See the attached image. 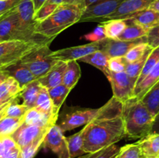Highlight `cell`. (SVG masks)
Here are the masks:
<instances>
[{"mask_svg":"<svg viewBox=\"0 0 159 158\" xmlns=\"http://www.w3.org/2000/svg\"><path fill=\"white\" fill-rule=\"evenodd\" d=\"M144 158H148V157H144ZM152 158H158V157H152Z\"/></svg>","mask_w":159,"mask_h":158,"instance_id":"obj_56","label":"cell"},{"mask_svg":"<svg viewBox=\"0 0 159 158\" xmlns=\"http://www.w3.org/2000/svg\"><path fill=\"white\" fill-rule=\"evenodd\" d=\"M85 6L63 3L41 23H37L35 32L46 38H55L60 33L79 23Z\"/></svg>","mask_w":159,"mask_h":158,"instance_id":"obj_4","label":"cell"},{"mask_svg":"<svg viewBox=\"0 0 159 158\" xmlns=\"http://www.w3.org/2000/svg\"><path fill=\"white\" fill-rule=\"evenodd\" d=\"M85 38L87 40H89V41L91 42H99L104 40V39H106L107 37H106L105 33H104L103 29H102V26L99 25V26H98L93 32L85 35Z\"/></svg>","mask_w":159,"mask_h":158,"instance_id":"obj_44","label":"cell"},{"mask_svg":"<svg viewBox=\"0 0 159 158\" xmlns=\"http://www.w3.org/2000/svg\"><path fill=\"white\" fill-rule=\"evenodd\" d=\"M44 139L45 138H40V139H36L34 142L30 143L28 145L21 148L20 158H34L39 149L43 145Z\"/></svg>","mask_w":159,"mask_h":158,"instance_id":"obj_40","label":"cell"},{"mask_svg":"<svg viewBox=\"0 0 159 158\" xmlns=\"http://www.w3.org/2000/svg\"><path fill=\"white\" fill-rule=\"evenodd\" d=\"M32 1L33 3H34V10H35V12H37L39 9H40L48 2V0H32Z\"/></svg>","mask_w":159,"mask_h":158,"instance_id":"obj_46","label":"cell"},{"mask_svg":"<svg viewBox=\"0 0 159 158\" xmlns=\"http://www.w3.org/2000/svg\"><path fill=\"white\" fill-rule=\"evenodd\" d=\"M139 145L137 143L127 144L120 148L115 158H144Z\"/></svg>","mask_w":159,"mask_h":158,"instance_id":"obj_35","label":"cell"},{"mask_svg":"<svg viewBox=\"0 0 159 158\" xmlns=\"http://www.w3.org/2000/svg\"><path fill=\"white\" fill-rule=\"evenodd\" d=\"M159 81V61L154 67L148 75L137 85L134 90V97L138 99H142L143 96L148 91V90L155 85Z\"/></svg>","mask_w":159,"mask_h":158,"instance_id":"obj_24","label":"cell"},{"mask_svg":"<svg viewBox=\"0 0 159 158\" xmlns=\"http://www.w3.org/2000/svg\"><path fill=\"white\" fill-rule=\"evenodd\" d=\"M99 1H102V0H85V8L88 7V6H91V5L95 4V3L98 2Z\"/></svg>","mask_w":159,"mask_h":158,"instance_id":"obj_52","label":"cell"},{"mask_svg":"<svg viewBox=\"0 0 159 158\" xmlns=\"http://www.w3.org/2000/svg\"><path fill=\"white\" fill-rule=\"evenodd\" d=\"M113 89V97L124 104L131 98H134V86L132 85L126 71L113 73L110 71L107 77Z\"/></svg>","mask_w":159,"mask_h":158,"instance_id":"obj_9","label":"cell"},{"mask_svg":"<svg viewBox=\"0 0 159 158\" xmlns=\"http://www.w3.org/2000/svg\"><path fill=\"white\" fill-rule=\"evenodd\" d=\"M141 43H148L147 36L142 38L138 39V40H131V41H124V40L106 38L101 40V43H102L101 50L103 51L109 58L124 57L132 47Z\"/></svg>","mask_w":159,"mask_h":158,"instance_id":"obj_13","label":"cell"},{"mask_svg":"<svg viewBox=\"0 0 159 158\" xmlns=\"http://www.w3.org/2000/svg\"><path fill=\"white\" fill-rule=\"evenodd\" d=\"M107 38L117 40L127 26L125 20H109L100 24Z\"/></svg>","mask_w":159,"mask_h":158,"instance_id":"obj_29","label":"cell"},{"mask_svg":"<svg viewBox=\"0 0 159 158\" xmlns=\"http://www.w3.org/2000/svg\"><path fill=\"white\" fill-rule=\"evenodd\" d=\"M140 100L148 108L154 117L158 116L159 114V81Z\"/></svg>","mask_w":159,"mask_h":158,"instance_id":"obj_30","label":"cell"},{"mask_svg":"<svg viewBox=\"0 0 159 158\" xmlns=\"http://www.w3.org/2000/svg\"><path fill=\"white\" fill-rule=\"evenodd\" d=\"M157 157L159 158V152L158 153V155H157Z\"/></svg>","mask_w":159,"mask_h":158,"instance_id":"obj_55","label":"cell"},{"mask_svg":"<svg viewBox=\"0 0 159 158\" xmlns=\"http://www.w3.org/2000/svg\"><path fill=\"white\" fill-rule=\"evenodd\" d=\"M101 41L91 42L89 43L80 46L64 48L58 50L53 51L51 57L56 60L68 62L70 60H79L82 57L89 55L97 50H101Z\"/></svg>","mask_w":159,"mask_h":158,"instance_id":"obj_10","label":"cell"},{"mask_svg":"<svg viewBox=\"0 0 159 158\" xmlns=\"http://www.w3.org/2000/svg\"><path fill=\"white\" fill-rule=\"evenodd\" d=\"M120 150V147L116 144L110 146L94 153H87L86 156H80L81 158H115Z\"/></svg>","mask_w":159,"mask_h":158,"instance_id":"obj_38","label":"cell"},{"mask_svg":"<svg viewBox=\"0 0 159 158\" xmlns=\"http://www.w3.org/2000/svg\"><path fill=\"white\" fill-rule=\"evenodd\" d=\"M80 77L81 69L77 60H70L67 62L62 84L68 88L72 90L79 81Z\"/></svg>","mask_w":159,"mask_h":158,"instance_id":"obj_28","label":"cell"},{"mask_svg":"<svg viewBox=\"0 0 159 158\" xmlns=\"http://www.w3.org/2000/svg\"><path fill=\"white\" fill-rule=\"evenodd\" d=\"M71 91V89L65 86L63 84L48 90V92H49L50 97H51V101H52L53 105L58 111L60 110L62 104L64 103L67 96L68 95Z\"/></svg>","mask_w":159,"mask_h":158,"instance_id":"obj_32","label":"cell"},{"mask_svg":"<svg viewBox=\"0 0 159 158\" xmlns=\"http://www.w3.org/2000/svg\"><path fill=\"white\" fill-rule=\"evenodd\" d=\"M65 3H68V4H74V5H82V6H85V0H65Z\"/></svg>","mask_w":159,"mask_h":158,"instance_id":"obj_48","label":"cell"},{"mask_svg":"<svg viewBox=\"0 0 159 158\" xmlns=\"http://www.w3.org/2000/svg\"><path fill=\"white\" fill-rule=\"evenodd\" d=\"M0 42H2V40H1V38H0Z\"/></svg>","mask_w":159,"mask_h":158,"instance_id":"obj_57","label":"cell"},{"mask_svg":"<svg viewBox=\"0 0 159 158\" xmlns=\"http://www.w3.org/2000/svg\"><path fill=\"white\" fill-rule=\"evenodd\" d=\"M16 9L22 25L27 29L35 31L37 23L34 20L35 10L32 0H20L16 6Z\"/></svg>","mask_w":159,"mask_h":158,"instance_id":"obj_17","label":"cell"},{"mask_svg":"<svg viewBox=\"0 0 159 158\" xmlns=\"http://www.w3.org/2000/svg\"><path fill=\"white\" fill-rule=\"evenodd\" d=\"M159 61V46L156 48H154L153 50L150 54V55L148 57L147 60L145 62L144 68H143L142 71H141V74H140L139 77L137 81L136 86L139 85L146 77L149 74V73L152 71L154 67L157 64V63ZM135 86V87H136Z\"/></svg>","mask_w":159,"mask_h":158,"instance_id":"obj_34","label":"cell"},{"mask_svg":"<svg viewBox=\"0 0 159 158\" xmlns=\"http://www.w3.org/2000/svg\"><path fill=\"white\" fill-rule=\"evenodd\" d=\"M84 135L85 128L75 134L66 137L70 158H77L87 154L84 150Z\"/></svg>","mask_w":159,"mask_h":158,"instance_id":"obj_25","label":"cell"},{"mask_svg":"<svg viewBox=\"0 0 159 158\" xmlns=\"http://www.w3.org/2000/svg\"><path fill=\"white\" fill-rule=\"evenodd\" d=\"M20 0H0V17L12 10L20 2Z\"/></svg>","mask_w":159,"mask_h":158,"instance_id":"obj_45","label":"cell"},{"mask_svg":"<svg viewBox=\"0 0 159 158\" xmlns=\"http://www.w3.org/2000/svg\"><path fill=\"white\" fill-rule=\"evenodd\" d=\"M128 62L124 57H112L109 60V70L113 73H120L126 71Z\"/></svg>","mask_w":159,"mask_h":158,"instance_id":"obj_41","label":"cell"},{"mask_svg":"<svg viewBox=\"0 0 159 158\" xmlns=\"http://www.w3.org/2000/svg\"><path fill=\"white\" fill-rule=\"evenodd\" d=\"M51 43L10 40L0 42V71L18 63L25 56L44 44Z\"/></svg>","mask_w":159,"mask_h":158,"instance_id":"obj_6","label":"cell"},{"mask_svg":"<svg viewBox=\"0 0 159 158\" xmlns=\"http://www.w3.org/2000/svg\"><path fill=\"white\" fill-rule=\"evenodd\" d=\"M109 58L102 50H97L79 59L81 62L89 64L102 71L106 77H108L110 71L109 70Z\"/></svg>","mask_w":159,"mask_h":158,"instance_id":"obj_20","label":"cell"},{"mask_svg":"<svg viewBox=\"0 0 159 158\" xmlns=\"http://www.w3.org/2000/svg\"><path fill=\"white\" fill-rule=\"evenodd\" d=\"M144 157H157L159 152V133H151L137 142Z\"/></svg>","mask_w":159,"mask_h":158,"instance_id":"obj_21","label":"cell"},{"mask_svg":"<svg viewBox=\"0 0 159 158\" xmlns=\"http://www.w3.org/2000/svg\"><path fill=\"white\" fill-rule=\"evenodd\" d=\"M57 118L43 112L37 108H30L23 118V122L38 126L51 127L55 125Z\"/></svg>","mask_w":159,"mask_h":158,"instance_id":"obj_18","label":"cell"},{"mask_svg":"<svg viewBox=\"0 0 159 158\" xmlns=\"http://www.w3.org/2000/svg\"><path fill=\"white\" fill-rule=\"evenodd\" d=\"M155 0H124L108 20H125L138 12L148 9Z\"/></svg>","mask_w":159,"mask_h":158,"instance_id":"obj_14","label":"cell"},{"mask_svg":"<svg viewBox=\"0 0 159 158\" xmlns=\"http://www.w3.org/2000/svg\"><path fill=\"white\" fill-rule=\"evenodd\" d=\"M84 150L94 153L116 144L126 136L122 116L95 120L84 126Z\"/></svg>","mask_w":159,"mask_h":158,"instance_id":"obj_1","label":"cell"},{"mask_svg":"<svg viewBox=\"0 0 159 158\" xmlns=\"http://www.w3.org/2000/svg\"><path fill=\"white\" fill-rule=\"evenodd\" d=\"M22 88L20 84L12 77H9L7 80L0 85V98L15 99L19 97Z\"/></svg>","mask_w":159,"mask_h":158,"instance_id":"obj_31","label":"cell"},{"mask_svg":"<svg viewBox=\"0 0 159 158\" xmlns=\"http://www.w3.org/2000/svg\"><path fill=\"white\" fill-rule=\"evenodd\" d=\"M23 118L17 119L5 116L0 120V136H11L23 124Z\"/></svg>","mask_w":159,"mask_h":158,"instance_id":"obj_33","label":"cell"},{"mask_svg":"<svg viewBox=\"0 0 159 158\" xmlns=\"http://www.w3.org/2000/svg\"><path fill=\"white\" fill-rule=\"evenodd\" d=\"M50 43L44 44L25 56L20 61L26 65L37 79L47 74L57 60L51 57Z\"/></svg>","mask_w":159,"mask_h":158,"instance_id":"obj_7","label":"cell"},{"mask_svg":"<svg viewBox=\"0 0 159 158\" xmlns=\"http://www.w3.org/2000/svg\"><path fill=\"white\" fill-rule=\"evenodd\" d=\"M35 108H37V109L43 112L51 115L54 117H58L59 111L57 108H55V107L53 105L48 90L43 88V86H42L40 92H39L38 97H37V102H36Z\"/></svg>","mask_w":159,"mask_h":158,"instance_id":"obj_27","label":"cell"},{"mask_svg":"<svg viewBox=\"0 0 159 158\" xmlns=\"http://www.w3.org/2000/svg\"><path fill=\"white\" fill-rule=\"evenodd\" d=\"M11 100H13V99H11ZM11 100H9V99H3V98H0V106H1L2 105H3V104L6 103V102H9V101Z\"/></svg>","mask_w":159,"mask_h":158,"instance_id":"obj_53","label":"cell"},{"mask_svg":"<svg viewBox=\"0 0 159 158\" xmlns=\"http://www.w3.org/2000/svg\"><path fill=\"white\" fill-rule=\"evenodd\" d=\"M149 8L159 12V0H155Z\"/></svg>","mask_w":159,"mask_h":158,"instance_id":"obj_49","label":"cell"},{"mask_svg":"<svg viewBox=\"0 0 159 158\" xmlns=\"http://www.w3.org/2000/svg\"><path fill=\"white\" fill-rule=\"evenodd\" d=\"M57 6H58L57 5L52 4V3H49L47 2L40 9H39L37 12H35L34 16V21L37 23L43 22L55 11Z\"/></svg>","mask_w":159,"mask_h":158,"instance_id":"obj_39","label":"cell"},{"mask_svg":"<svg viewBox=\"0 0 159 158\" xmlns=\"http://www.w3.org/2000/svg\"><path fill=\"white\" fill-rule=\"evenodd\" d=\"M66 67L67 62L57 60L45 75L38 79L40 85L48 90L61 85Z\"/></svg>","mask_w":159,"mask_h":158,"instance_id":"obj_15","label":"cell"},{"mask_svg":"<svg viewBox=\"0 0 159 158\" xmlns=\"http://www.w3.org/2000/svg\"><path fill=\"white\" fill-rule=\"evenodd\" d=\"M51 128L49 126H38L23 122L10 136L21 149L36 139L45 138Z\"/></svg>","mask_w":159,"mask_h":158,"instance_id":"obj_11","label":"cell"},{"mask_svg":"<svg viewBox=\"0 0 159 158\" xmlns=\"http://www.w3.org/2000/svg\"><path fill=\"white\" fill-rule=\"evenodd\" d=\"M17 146L16 143L10 136H0V158H4L9 150Z\"/></svg>","mask_w":159,"mask_h":158,"instance_id":"obj_42","label":"cell"},{"mask_svg":"<svg viewBox=\"0 0 159 158\" xmlns=\"http://www.w3.org/2000/svg\"><path fill=\"white\" fill-rule=\"evenodd\" d=\"M147 39L148 43L152 48L159 46V25L149 29Z\"/></svg>","mask_w":159,"mask_h":158,"instance_id":"obj_43","label":"cell"},{"mask_svg":"<svg viewBox=\"0 0 159 158\" xmlns=\"http://www.w3.org/2000/svg\"><path fill=\"white\" fill-rule=\"evenodd\" d=\"M124 0H102L85 9L79 23L104 22L114 13Z\"/></svg>","mask_w":159,"mask_h":158,"instance_id":"obj_8","label":"cell"},{"mask_svg":"<svg viewBox=\"0 0 159 158\" xmlns=\"http://www.w3.org/2000/svg\"><path fill=\"white\" fill-rule=\"evenodd\" d=\"M2 1H6V0H2Z\"/></svg>","mask_w":159,"mask_h":158,"instance_id":"obj_58","label":"cell"},{"mask_svg":"<svg viewBox=\"0 0 159 158\" xmlns=\"http://www.w3.org/2000/svg\"><path fill=\"white\" fill-rule=\"evenodd\" d=\"M153 49L154 48H152V46H148V47L147 48L146 51L144 52V55L139 60L135 62H133V63H127L125 71L127 73V76L129 77V78H130L132 85L134 86V88L136 86L138 77H139L140 74H141V71H142L143 68H144V64H145L146 60H147L148 57L150 55L152 51L153 50Z\"/></svg>","mask_w":159,"mask_h":158,"instance_id":"obj_26","label":"cell"},{"mask_svg":"<svg viewBox=\"0 0 159 158\" xmlns=\"http://www.w3.org/2000/svg\"><path fill=\"white\" fill-rule=\"evenodd\" d=\"M152 133H159V114L155 118Z\"/></svg>","mask_w":159,"mask_h":158,"instance_id":"obj_47","label":"cell"},{"mask_svg":"<svg viewBox=\"0 0 159 158\" xmlns=\"http://www.w3.org/2000/svg\"><path fill=\"white\" fill-rule=\"evenodd\" d=\"M0 38L2 42L10 40L51 43L54 38H46L35 31L23 26L16 7L0 17Z\"/></svg>","mask_w":159,"mask_h":158,"instance_id":"obj_5","label":"cell"},{"mask_svg":"<svg viewBox=\"0 0 159 158\" xmlns=\"http://www.w3.org/2000/svg\"><path fill=\"white\" fill-rule=\"evenodd\" d=\"M7 108V107H6ZM6 108H5V109H3L2 111L0 112V120H1L2 119L3 117H5L6 116Z\"/></svg>","mask_w":159,"mask_h":158,"instance_id":"obj_54","label":"cell"},{"mask_svg":"<svg viewBox=\"0 0 159 158\" xmlns=\"http://www.w3.org/2000/svg\"><path fill=\"white\" fill-rule=\"evenodd\" d=\"M122 108L123 103L113 97L103 106L99 108H74L68 109L58 125L63 133L69 131L97 119L120 116Z\"/></svg>","mask_w":159,"mask_h":158,"instance_id":"obj_3","label":"cell"},{"mask_svg":"<svg viewBox=\"0 0 159 158\" xmlns=\"http://www.w3.org/2000/svg\"><path fill=\"white\" fill-rule=\"evenodd\" d=\"M48 2L57 5V6H60V5L63 4V3L65 2V0H48Z\"/></svg>","mask_w":159,"mask_h":158,"instance_id":"obj_51","label":"cell"},{"mask_svg":"<svg viewBox=\"0 0 159 158\" xmlns=\"http://www.w3.org/2000/svg\"><path fill=\"white\" fill-rule=\"evenodd\" d=\"M9 77V76L6 74H5L4 72H2V71H0V85L3 83V82L6 81L7 80V78Z\"/></svg>","mask_w":159,"mask_h":158,"instance_id":"obj_50","label":"cell"},{"mask_svg":"<svg viewBox=\"0 0 159 158\" xmlns=\"http://www.w3.org/2000/svg\"><path fill=\"white\" fill-rule=\"evenodd\" d=\"M127 19H130L148 29L159 25V12L150 8L137 12Z\"/></svg>","mask_w":159,"mask_h":158,"instance_id":"obj_22","label":"cell"},{"mask_svg":"<svg viewBox=\"0 0 159 158\" xmlns=\"http://www.w3.org/2000/svg\"><path fill=\"white\" fill-rule=\"evenodd\" d=\"M121 116L128 137L141 139L152 133L155 117L140 99L134 97L124 102Z\"/></svg>","mask_w":159,"mask_h":158,"instance_id":"obj_2","label":"cell"},{"mask_svg":"<svg viewBox=\"0 0 159 158\" xmlns=\"http://www.w3.org/2000/svg\"><path fill=\"white\" fill-rule=\"evenodd\" d=\"M13 100L9 106L6 108V116L7 117L17 118V119H22L24 118V116L30 109L26 106H25L23 104H16L14 102Z\"/></svg>","mask_w":159,"mask_h":158,"instance_id":"obj_37","label":"cell"},{"mask_svg":"<svg viewBox=\"0 0 159 158\" xmlns=\"http://www.w3.org/2000/svg\"><path fill=\"white\" fill-rule=\"evenodd\" d=\"M148 46L149 45L148 43H141L136 45L127 53V54L124 56V58L128 63H133V62L137 61L144 55V52L148 47Z\"/></svg>","mask_w":159,"mask_h":158,"instance_id":"obj_36","label":"cell"},{"mask_svg":"<svg viewBox=\"0 0 159 158\" xmlns=\"http://www.w3.org/2000/svg\"><path fill=\"white\" fill-rule=\"evenodd\" d=\"M125 20L127 22V26L124 32L118 37L117 40L131 41V40L142 38L148 35L149 31L148 29L135 23L130 19H126Z\"/></svg>","mask_w":159,"mask_h":158,"instance_id":"obj_23","label":"cell"},{"mask_svg":"<svg viewBox=\"0 0 159 158\" xmlns=\"http://www.w3.org/2000/svg\"><path fill=\"white\" fill-rule=\"evenodd\" d=\"M79 158H81V157H79Z\"/></svg>","mask_w":159,"mask_h":158,"instance_id":"obj_59","label":"cell"},{"mask_svg":"<svg viewBox=\"0 0 159 158\" xmlns=\"http://www.w3.org/2000/svg\"><path fill=\"white\" fill-rule=\"evenodd\" d=\"M43 147L51 150L58 158H70L66 137L58 125L51 126L45 136Z\"/></svg>","mask_w":159,"mask_h":158,"instance_id":"obj_12","label":"cell"},{"mask_svg":"<svg viewBox=\"0 0 159 158\" xmlns=\"http://www.w3.org/2000/svg\"><path fill=\"white\" fill-rule=\"evenodd\" d=\"M1 71L7 74L9 77H13L20 84L21 88H23L25 85H28L37 79L34 74L30 71L29 68L23 64L21 61L10 65Z\"/></svg>","mask_w":159,"mask_h":158,"instance_id":"obj_16","label":"cell"},{"mask_svg":"<svg viewBox=\"0 0 159 158\" xmlns=\"http://www.w3.org/2000/svg\"><path fill=\"white\" fill-rule=\"evenodd\" d=\"M41 88L42 85L39 82L38 79H36L22 88L19 97L21 98L23 100V105L29 108H34Z\"/></svg>","mask_w":159,"mask_h":158,"instance_id":"obj_19","label":"cell"}]
</instances>
